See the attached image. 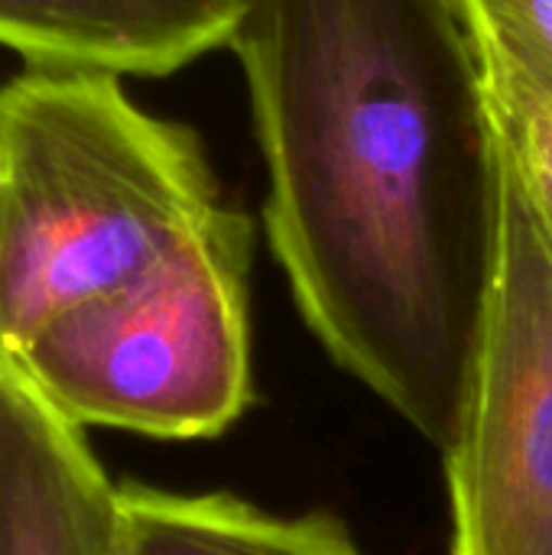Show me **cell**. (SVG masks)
<instances>
[{
    "mask_svg": "<svg viewBox=\"0 0 552 555\" xmlns=\"http://www.w3.org/2000/svg\"><path fill=\"white\" fill-rule=\"evenodd\" d=\"M267 234L325 351L449 446L501 205L459 0H244Z\"/></svg>",
    "mask_w": 552,
    "mask_h": 555,
    "instance_id": "1",
    "label": "cell"
},
{
    "mask_svg": "<svg viewBox=\"0 0 552 555\" xmlns=\"http://www.w3.org/2000/svg\"><path fill=\"white\" fill-rule=\"evenodd\" d=\"M221 205L198 133L117 75L26 68L0 85V354L150 273Z\"/></svg>",
    "mask_w": 552,
    "mask_h": 555,
    "instance_id": "2",
    "label": "cell"
},
{
    "mask_svg": "<svg viewBox=\"0 0 552 555\" xmlns=\"http://www.w3.org/2000/svg\"><path fill=\"white\" fill-rule=\"evenodd\" d=\"M251 250V218L221 202L150 273L59 312L7 361L81 429L218 436L254 397Z\"/></svg>",
    "mask_w": 552,
    "mask_h": 555,
    "instance_id": "3",
    "label": "cell"
},
{
    "mask_svg": "<svg viewBox=\"0 0 552 555\" xmlns=\"http://www.w3.org/2000/svg\"><path fill=\"white\" fill-rule=\"evenodd\" d=\"M446 459L452 555H552V237L504 156Z\"/></svg>",
    "mask_w": 552,
    "mask_h": 555,
    "instance_id": "4",
    "label": "cell"
},
{
    "mask_svg": "<svg viewBox=\"0 0 552 555\" xmlns=\"http://www.w3.org/2000/svg\"><path fill=\"white\" fill-rule=\"evenodd\" d=\"M0 361V555H111L117 488L81 426Z\"/></svg>",
    "mask_w": 552,
    "mask_h": 555,
    "instance_id": "5",
    "label": "cell"
},
{
    "mask_svg": "<svg viewBox=\"0 0 552 555\" xmlns=\"http://www.w3.org/2000/svg\"><path fill=\"white\" fill-rule=\"evenodd\" d=\"M244 0H0V46L29 68L172 75L231 46Z\"/></svg>",
    "mask_w": 552,
    "mask_h": 555,
    "instance_id": "6",
    "label": "cell"
},
{
    "mask_svg": "<svg viewBox=\"0 0 552 555\" xmlns=\"http://www.w3.org/2000/svg\"><path fill=\"white\" fill-rule=\"evenodd\" d=\"M111 555H361L325 517H270L228 494L117 488Z\"/></svg>",
    "mask_w": 552,
    "mask_h": 555,
    "instance_id": "7",
    "label": "cell"
},
{
    "mask_svg": "<svg viewBox=\"0 0 552 555\" xmlns=\"http://www.w3.org/2000/svg\"><path fill=\"white\" fill-rule=\"evenodd\" d=\"M475 42L485 65L498 150L552 237V88L491 42L478 36Z\"/></svg>",
    "mask_w": 552,
    "mask_h": 555,
    "instance_id": "8",
    "label": "cell"
},
{
    "mask_svg": "<svg viewBox=\"0 0 552 555\" xmlns=\"http://www.w3.org/2000/svg\"><path fill=\"white\" fill-rule=\"evenodd\" d=\"M468 29L552 88V0H459Z\"/></svg>",
    "mask_w": 552,
    "mask_h": 555,
    "instance_id": "9",
    "label": "cell"
},
{
    "mask_svg": "<svg viewBox=\"0 0 552 555\" xmlns=\"http://www.w3.org/2000/svg\"><path fill=\"white\" fill-rule=\"evenodd\" d=\"M0 380H3V361H0Z\"/></svg>",
    "mask_w": 552,
    "mask_h": 555,
    "instance_id": "10",
    "label": "cell"
}]
</instances>
